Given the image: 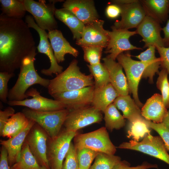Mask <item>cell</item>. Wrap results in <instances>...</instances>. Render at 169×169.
<instances>
[{
  "label": "cell",
  "instance_id": "1",
  "mask_svg": "<svg viewBox=\"0 0 169 169\" xmlns=\"http://www.w3.org/2000/svg\"><path fill=\"white\" fill-rule=\"evenodd\" d=\"M22 19L0 16V71L13 73L36 47L31 32Z\"/></svg>",
  "mask_w": 169,
  "mask_h": 169
},
{
  "label": "cell",
  "instance_id": "2",
  "mask_svg": "<svg viewBox=\"0 0 169 169\" xmlns=\"http://www.w3.org/2000/svg\"><path fill=\"white\" fill-rule=\"evenodd\" d=\"M36 47L23 59L17 80L8 92V101H20L28 98L27 90L31 86L39 84L48 88L50 80L43 78L36 71L34 62L37 54Z\"/></svg>",
  "mask_w": 169,
  "mask_h": 169
},
{
  "label": "cell",
  "instance_id": "3",
  "mask_svg": "<svg viewBox=\"0 0 169 169\" xmlns=\"http://www.w3.org/2000/svg\"><path fill=\"white\" fill-rule=\"evenodd\" d=\"M76 59L73 60L64 71L50 80L47 88L49 93L54 94L80 89L94 85L91 74L86 75L80 70Z\"/></svg>",
  "mask_w": 169,
  "mask_h": 169
},
{
  "label": "cell",
  "instance_id": "4",
  "mask_svg": "<svg viewBox=\"0 0 169 169\" xmlns=\"http://www.w3.org/2000/svg\"><path fill=\"white\" fill-rule=\"evenodd\" d=\"M67 109L53 111H40L25 108L22 112L29 120L34 121L46 132L51 139L56 137L69 112Z\"/></svg>",
  "mask_w": 169,
  "mask_h": 169
},
{
  "label": "cell",
  "instance_id": "5",
  "mask_svg": "<svg viewBox=\"0 0 169 169\" xmlns=\"http://www.w3.org/2000/svg\"><path fill=\"white\" fill-rule=\"evenodd\" d=\"M62 0H49L46 3L44 0L36 1L33 0H22L26 11L31 13L38 26L48 31L57 29V23L55 18L56 8L55 3Z\"/></svg>",
  "mask_w": 169,
  "mask_h": 169
},
{
  "label": "cell",
  "instance_id": "6",
  "mask_svg": "<svg viewBox=\"0 0 169 169\" xmlns=\"http://www.w3.org/2000/svg\"><path fill=\"white\" fill-rule=\"evenodd\" d=\"M74 145L77 150L88 148L110 155H114L116 151L104 127L90 132L77 134L74 137Z\"/></svg>",
  "mask_w": 169,
  "mask_h": 169
},
{
  "label": "cell",
  "instance_id": "7",
  "mask_svg": "<svg viewBox=\"0 0 169 169\" xmlns=\"http://www.w3.org/2000/svg\"><path fill=\"white\" fill-rule=\"evenodd\" d=\"M118 62L124 69L126 75L130 91L139 107L143 106L138 93V86L142 74L148 65L147 62L134 60L129 53H122L117 57Z\"/></svg>",
  "mask_w": 169,
  "mask_h": 169
},
{
  "label": "cell",
  "instance_id": "8",
  "mask_svg": "<svg viewBox=\"0 0 169 169\" xmlns=\"http://www.w3.org/2000/svg\"><path fill=\"white\" fill-rule=\"evenodd\" d=\"M135 150L158 158L169 165V154L164 142L160 136L147 134L140 142L133 140L124 142L117 147Z\"/></svg>",
  "mask_w": 169,
  "mask_h": 169
},
{
  "label": "cell",
  "instance_id": "9",
  "mask_svg": "<svg viewBox=\"0 0 169 169\" xmlns=\"http://www.w3.org/2000/svg\"><path fill=\"white\" fill-rule=\"evenodd\" d=\"M77 134V131L65 129L56 137H49L47 156L50 169H62L71 141Z\"/></svg>",
  "mask_w": 169,
  "mask_h": 169
},
{
  "label": "cell",
  "instance_id": "10",
  "mask_svg": "<svg viewBox=\"0 0 169 169\" xmlns=\"http://www.w3.org/2000/svg\"><path fill=\"white\" fill-rule=\"evenodd\" d=\"M69 110L64 124L68 131H77L103 119L101 112L91 105Z\"/></svg>",
  "mask_w": 169,
  "mask_h": 169
},
{
  "label": "cell",
  "instance_id": "11",
  "mask_svg": "<svg viewBox=\"0 0 169 169\" xmlns=\"http://www.w3.org/2000/svg\"><path fill=\"white\" fill-rule=\"evenodd\" d=\"M111 28V31L107 30L109 40L104 52L109 54L107 56L115 60L117 56L124 52L142 49L132 45L129 41L130 37L137 34L135 31L117 29L112 26Z\"/></svg>",
  "mask_w": 169,
  "mask_h": 169
},
{
  "label": "cell",
  "instance_id": "12",
  "mask_svg": "<svg viewBox=\"0 0 169 169\" xmlns=\"http://www.w3.org/2000/svg\"><path fill=\"white\" fill-rule=\"evenodd\" d=\"M25 22L29 28L34 29L40 38L39 43L36 47L38 52L46 54L49 59L50 66L48 69H43L41 72L43 74L52 76L53 74L57 75L63 72V67L58 64L54 54L50 42L48 40V33L45 30L39 27L33 17L30 15L25 16Z\"/></svg>",
  "mask_w": 169,
  "mask_h": 169
},
{
  "label": "cell",
  "instance_id": "13",
  "mask_svg": "<svg viewBox=\"0 0 169 169\" xmlns=\"http://www.w3.org/2000/svg\"><path fill=\"white\" fill-rule=\"evenodd\" d=\"M49 137L43 129L35 123L25 141L39 165L50 168L47 156Z\"/></svg>",
  "mask_w": 169,
  "mask_h": 169
},
{
  "label": "cell",
  "instance_id": "14",
  "mask_svg": "<svg viewBox=\"0 0 169 169\" xmlns=\"http://www.w3.org/2000/svg\"><path fill=\"white\" fill-rule=\"evenodd\" d=\"M26 95L28 97L32 98L20 101H8L7 103L10 106H24L40 111H56L66 108V106L63 103L41 95L36 89H30L27 91Z\"/></svg>",
  "mask_w": 169,
  "mask_h": 169
},
{
  "label": "cell",
  "instance_id": "15",
  "mask_svg": "<svg viewBox=\"0 0 169 169\" xmlns=\"http://www.w3.org/2000/svg\"><path fill=\"white\" fill-rule=\"evenodd\" d=\"M95 86L54 94V100L64 104L69 110L91 105Z\"/></svg>",
  "mask_w": 169,
  "mask_h": 169
},
{
  "label": "cell",
  "instance_id": "16",
  "mask_svg": "<svg viewBox=\"0 0 169 169\" xmlns=\"http://www.w3.org/2000/svg\"><path fill=\"white\" fill-rule=\"evenodd\" d=\"M104 20L98 19L85 25L81 38L76 41L80 47L93 46L106 48L109 38L107 30L103 28Z\"/></svg>",
  "mask_w": 169,
  "mask_h": 169
},
{
  "label": "cell",
  "instance_id": "17",
  "mask_svg": "<svg viewBox=\"0 0 169 169\" xmlns=\"http://www.w3.org/2000/svg\"><path fill=\"white\" fill-rule=\"evenodd\" d=\"M118 5L121 9V18L116 20L112 26L116 29L136 28L146 16L140 1L136 0L131 3Z\"/></svg>",
  "mask_w": 169,
  "mask_h": 169
},
{
  "label": "cell",
  "instance_id": "18",
  "mask_svg": "<svg viewBox=\"0 0 169 169\" xmlns=\"http://www.w3.org/2000/svg\"><path fill=\"white\" fill-rule=\"evenodd\" d=\"M160 23L146 15L135 31L142 38L144 48L150 46L164 47L163 39L161 36L162 28Z\"/></svg>",
  "mask_w": 169,
  "mask_h": 169
},
{
  "label": "cell",
  "instance_id": "19",
  "mask_svg": "<svg viewBox=\"0 0 169 169\" xmlns=\"http://www.w3.org/2000/svg\"><path fill=\"white\" fill-rule=\"evenodd\" d=\"M85 25L99 19L94 2L92 0H67L63 4Z\"/></svg>",
  "mask_w": 169,
  "mask_h": 169
},
{
  "label": "cell",
  "instance_id": "20",
  "mask_svg": "<svg viewBox=\"0 0 169 169\" xmlns=\"http://www.w3.org/2000/svg\"><path fill=\"white\" fill-rule=\"evenodd\" d=\"M102 60L108 71L110 83L113 87L120 95H128L130 91L127 79L121 65L107 56L103 58Z\"/></svg>",
  "mask_w": 169,
  "mask_h": 169
},
{
  "label": "cell",
  "instance_id": "21",
  "mask_svg": "<svg viewBox=\"0 0 169 169\" xmlns=\"http://www.w3.org/2000/svg\"><path fill=\"white\" fill-rule=\"evenodd\" d=\"M141 110L146 119L156 123H162L168 112L161 95L157 93L147 100Z\"/></svg>",
  "mask_w": 169,
  "mask_h": 169
},
{
  "label": "cell",
  "instance_id": "22",
  "mask_svg": "<svg viewBox=\"0 0 169 169\" xmlns=\"http://www.w3.org/2000/svg\"><path fill=\"white\" fill-rule=\"evenodd\" d=\"M48 37L58 63L64 60L66 54H69L75 58L78 56V51L70 45L60 31L55 29L49 31Z\"/></svg>",
  "mask_w": 169,
  "mask_h": 169
},
{
  "label": "cell",
  "instance_id": "23",
  "mask_svg": "<svg viewBox=\"0 0 169 169\" xmlns=\"http://www.w3.org/2000/svg\"><path fill=\"white\" fill-rule=\"evenodd\" d=\"M35 123L34 121L29 120L28 126L19 134L7 140L0 141L2 146L8 151V161L10 167L18 160L26 138Z\"/></svg>",
  "mask_w": 169,
  "mask_h": 169
},
{
  "label": "cell",
  "instance_id": "24",
  "mask_svg": "<svg viewBox=\"0 0 169 169\" xmlns=\"http://www.w3.org/2000/svg\"><path fill=\"white\" fill-rule=\"evenodd\" d=\"M113 103L122 111L124 117L127 119L129 122L145 119L141 115L140 107L129 95H119Z\"/></svg>",
  "mask_w": 169,
  "mask_h": 169
},
{
  "label": "cell",
  "instance_id": "25",
  "mask_svg": "<svg viewBox=\"0 0 169 169\" xmlns=\"http://www.w3.org/2000/svg\"><path fill=\"white\" fill-rule=\"evenodd\" d=\"M140 2L146 15L160 23L167 20L169 13V0H142Z\"/></svg>",
  "mask_w": 169,
  "mask_h": 169
},
{
  "label": "cell",
  "instance_id": "26",
  "mask_svg": "<svg viewBox=\"0 0 169 169\" xmlns=\"http://www.w3.org/2000/svg\"><path fill=\"white\" fill-rule=\"evenodd\" d=\"M119 95L118 92L110 83L102 87L95 89L91 105L97 110L103 112Z\"/></svg>",
  "mask_w": 169,
  "mask_h": 169
},
{
  "label": "cell",
  "instance_id": "27",
  "mask_svg": "<svg viewBox=\"0 0 169 169\" xmlns=\"http://www.w3.org/2000/svg\"><path fill=\"white\" fill-rule=\"evenodd\" d=\"M156 49L154 46H149L139 55L135 56L141 61L148 63V65L144 71L141 78H148L151 83L153 82V78L155 74L159 73V69L161 66L160 58L155 56Z\"/></svg>",
  "mask_w": 169,
  "mask_h": 169
},
{
  "label": "cell",
  "instance_id": "28",
  "mask_svg": "<svg viewBox=\"0 0 169 169\" xmlns=\"http://www.w3.org/2000/svg\"><path fill=\"white\" fill-rule=\"evenodd\" d=\"M55 17L68 27L74 39L76 41L81 38L85 25L72 12L63 8L56 9Z\"/></svg>",
  "mask_w": 169,
  "mask_h": 169
},
{
  "label": "cell",
  "instance_id": "29",
  "mask_svg": "<svg viewBox=\"0 0 169 169\" xmlns=\"http://www.w3.org/2000/svg\"><path fill=\"white\" fill-rule=\"evenodd\" d=\"M29 123V119L22 112L15 113L5 125L1 136L9 138L13 137L25 129Z\"/></svg>",
  "mask_w": 169,
  "mask_h": 169
},
{
  "label": "cell",
  "instance_id": "30",
  "mask_svg": "<svg viewBox=\"0 0 169 169\" xmlns=\"http://www.w3.org/2000/svg\"><path fill=\"white\" fill-rule=\"evenodd\" d=\"M41 166L25 141L19 157L11 167V169H40Z\"/></svg>",
  "mask_w": 169,
  "mask_h": 169
},
{
  "label": "cell",
  "instance_id": "31",
  "mask_svg": "<svg viewBox=\"0 0 169 169\" xmlns=\"http://www.w3.org/2000/svg\"><path fill=\"white\" fill-rule=\"evenodd\" d=\"M105 127L111 131L119 130L125 125V120L113 103L104 111Z\"/></svg>",
  "mask_w": 169,
  "mask_h": 169
},
{
  "label": "cell",
  "instance_id": "32",
  "mask_svg": "<svg viewBox=\"0 0 169 169\" xmlns=\"http://www.w3.org/2000/svg\"><path fill=\"white\" fill-rule=\"evenodd\" d=\"M2 13L8 17L22 19L26 11L22 0H0Z\"/></svg>",
  "mask_w": 169,
  "mask_h": 169
},
{
  "label": "cell",
  "instance_id": "33",
  "mask_svg": "<svg viewBox=\"0 0 169 169\" xmlns=\"http://www.w3.org/2000/svg\"><path fill=\"white\" fill-rule=\"evenodd\" d=\"M87 65L90 74L94 79L95 89L102 87L110 83L108 71L103 63Z\"/></svg>",
  "mask_w": 169,
  "mask_h": 169
},
{
  "label": "cell",
  "instance_id": "34",
  "mask_svg": "<svg viewBox=\"0 0 169 169\" xmlns=\"http://www.w3.org/2000/svg\"><path fill=\"white\" fill-rule=\"evenodd\" d=\"M146 120H136L129 122L128 125L127 137H131L133 140L139 141L140 139L150 133V128L147 125Z\"/></svg>",
  "mask_w": 169,
  "mask_h": 169
},
{
  "label": "cell",
  "instance_id": "35",
  "mask_svg": "<svg viewBox=\"0 0 169 169\" xmlns=\"http://www.w3.org/2000/svg\"><path fill=\"white\" fill-rule=\"evenodd\" d=\"M120 161L121 158L118 156L99 152L89 169H113Z\"/></svg>",
  "mask_w": 169,
  "mask_h": 169
},
{
  "label": "cell",
  "instance_id": "36",
  "mask_svg": "<svg viewBox=\"0 0 169 169\" xmlns=\"http://www.w3.org/2000/svg\"><path fill=\"white\" fill-rule=\"evenodd\" d=\"M156 82V86L161 91L164 104L167 109L169 108V74L167 71L162 69L159 72Z\"/></svg>",
  "mask_w": 169,
  "mask_h": 169
},
{
  "label": "cell",
  "instance_id": "37",
  "mask_svg": "<svg viewBox=\"0 0 169 169\" xmlns=\"http://www.w3.org/2000/svg\"><path fill=\"white\" fill-rule=\"evenodd\" d=\"M79 169H89L93 160L100 152L88 148L77 150Z\"/></svg>",
  "mask_w": 169,
  "mask_h": 169
},
{
  "label": "cell",
  "instance_id": "38",
  "mask_svg": "<svg viewBox=\"0 0 169 169\" xmlns=\"http://www.w3.org/2000/svg\"><path fill=\"white\" fill-rule=\"evenodd\" d=\"M84 51V59L90 65L100 63L103 48L97 46L81 47Z\"/></svg>",
  "mask_w": 169,
  "mask_h": 169
},
{
  "label": "cell",
  "instance_id": "39",
  "mask_svg": "<svg viewBox=\"0 0 169 169\" xmlns=\"http://www.w3.org/2000/svg\"><path fill=\"white\" fill-rule=\"evenodd\" d=\"M65 158L62 169H79L77 150L72 142Z\"/></svg>",
  "mask_w": 169,
  "mask_h": 169
},
{
  "label": "cell",
  "instance_id": "40",
  "mask_svg": "<svg viewBox=\"0 0 169 169\" xmlns=\"http://www.w3.org/2000/svg\"><path fill=\"white\" fill-rule=\"evenodd\" d=\"M14 75V73L0 72V99L2 102L7 103L8 101V83L10 79Z\"/></svg>",
  "mask_w": 169,
  "mask_h": 169
},
{
  "label": "cell",
  "instance_id": "41",
  "mask_svg": "<svg viewBox=\"0 0 169 169\" xmlns=\"http://www.w3.org/2000/svg\"><path fill=\"white\" fill-rule=\"evenodd\" d=\"M146 122L150 128L154 130L159 135L167 151H169V130L162 123H156L147 120Z\"/></svg>",
  "mask_w": 169,
  "mask_h": 169
},
{
  "label": "cell",
  "instance_id": "42",
  "mask_svg": "<svg viewBox=\"0 0 169 169\" xmlns=\"http://www.w3.org/2000/svg\"><path fill=\"white\" fill-rule=\"evenodd\" d=\"M156 164H153L147 162L143 163L141 165L136 166H131L130 164L125 161H120L113 169H149L157 168Z\"/></svg>",
  "mask_w": 169,
  "mask_h": 169
},
{
  "label": "cell",
  "instance_id": "43",
  "mask_svg": "<svg viewBox=\"0 0 169 169\" xmlns=\"http://www.w3.org/2000/svg\"><path fill=\"white\" fill-rule=\"evenodd\" d=\"M161 59V66L162 69L166 70L169 75V47L156 46Z\"/></svg>",
  "mask_w": 169,
  "mask_h": 169
},
{
  "label": "cell",
  "instance_id": "44",
  "mask_svg": "<svg viewBox=\"0 0 169 169\" xmlns=\"http://www.w3.org/2000/svg\"><path fill=\"white\" fill-rule=\"evenodd\" d=\"M15 110L9 106L4 110L0 111V135L1 136L4 128L9 119L15 113Z\"/></svg>",
  "mask_w": 169,
  "mask_h": 169
},
{
  "label": "cell",
  "instance_id": "45",
  "mask_svg": "<svg viewBox=\"0 0 169 169\" xmlns=\"http://www.w3.org/2000/svg\"><path fill=\"white\" fill-rule=\"evenodd\" d=\"M121 9L120 6L112 4L108 5L105 9L106 16L110 19H114L120 15Z\"/></svg>",
  "mask_w": 169,
  "mask_h": 169
},
{
  "label": "cell",
  "instance_id": "46",
  "mask_svg": "<svg viewBox=\"0 0 169 169\" xmlns=\"http://www.w3.org/2000/svg\"><path fill=\"white\" fill-rule=\"evenodd\" d=\"M0 169H11L8 163V151L2 146L1 150Z\"/></svg>",
  "mask_w": 169,
  "mask_h": 169
},
{
  "label": "cell",
  "instance_id": "47",
  "mask_svg": "<svg viewBox=\"0 0 169 169\" xmlns=\"http://www.w3.org/2000/svg\"><path fill=\"white\" fill-rule=\"evenodd\" d=\"M164 37L163 38L164 47H169V19L167 22L166 26L162 28Z\"/></svg>",
  "mask_w": 169,
  "mask_h": 169
},
{
  "label": "cell",
  "instance_id": "48",
  "mask_svg": "<svg viewBox=\"0 0 169 169\" xmlns=\"http://www.w3.org/2000/svg\"><path fill=\"white\" fill-rule=\"evenodd\" d=\"M136 0H115L111 1L113 4L118 5L128 4L135 1Z\"/></svg>",
  "mask_w": 169,
  "mask_h": 169
},
{
  "label": "cell",
  "instance_id": "49",
  "mask_svg": "<svg viewBox=\"0 0 169 169\" xmlns=\"http://www.w3.org/2000/svg\"><path fill=\"white\" fill-rule=\"evenodd\" d=\"M162 123L169 130V109L168 110L167 115L163 120Z\"/></svg>",
  "mask_w": 169,
  "mask_h": 169
},
{
  "label": "cell",
  "instance_id": "50",
  "mask_svg": "<svg viewBox=\"0 0 169 169\" xmlns=\"http://www.w3.org/2000/svg\"><path fill=\"white\" fill-rule=\"evenodd\" d=\"M40 169H50L44 166H41Z\"/></svg>",
  "mask_w": 169,
  "mask_h": 169
}]
</instances>
